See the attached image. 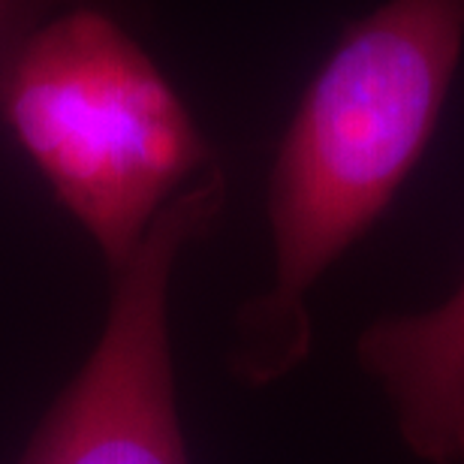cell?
I'll return each mask as SVG.
<instances>
[{
    "label": "cell",
    "instance_id": "cell-1",
    "mask_svg": "<svg viewBox=\"0 0 464 464\" xmlns=\"http://www.w3.org/2000/svg\"><path fill=\"white\" fill-rule=\"evenodd\" d=\"M461 49L464 0H383L314 76L268 175L275 281L236 317L229 371L241 383H277L308 359V295L420 163Z\"/></svg>",
    "mask_w": 464,
    "mask_h": 464
},
{
    "label": "cell",
    "instance_id": "cell-2",
    "mask_svg": "<svg viewBox=\"0 0 464 464\" xmlns=\"http://www.w3.org/2000/svg\"><path fill=\"white\" fill-rule=\"evenodd\" d=\"M0 112L109 275L211 157L160 67L97 9L54 18L13 54Z\"/></svg>",
    "mask_w": 464,
    "mask_h": 464
},
{
    "label": "cell",
    "instance_id": "cell-3",
    "mask_svg": "<svg viewBox=\"0 0 464 464\" xmlns=\"http://www.w3.org/2000/svg\"><path fill=\"white\" fill-rule=\"evenodd\" d=\"M227 175L211 166L154 220L112 275L94 350L15 464H190L175 389L169 290L179 256L215 229Z\"/></svg>",
    "mask_w": 464,
    "mask_h": 464
},
{
    "label": "cell",
    "instance_id": "cell-4",
    "mask_svg": "<svg viewBox=\"0 0 464 464\" xmlns=\"http://www.w3.org/2000/svg\"><path fill=\"white\" fill-rule=\"evenodd\" d=\"M356 353L404 447L425 464H464V277L429 311L371 323Z\"/></svg>",
    "mask_w": 464,
    "mask_h": 464
},
{
    "label": "cell",
    "instance_id": "cell-5",
    "mask_svg": "<svg viewBox=\"0 0 464 464\" xmlns=\"http://www.w3.org/2000/svg\"><path fill=\"white\" fill-rule=\"evenodd\" d=\"M9 13H13V0H0V40H4V31H6Z\"/></svg>",
    "mask_w": 464,
    "mask_h": 464
}]
</instances>
